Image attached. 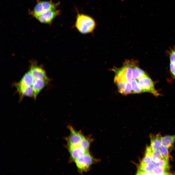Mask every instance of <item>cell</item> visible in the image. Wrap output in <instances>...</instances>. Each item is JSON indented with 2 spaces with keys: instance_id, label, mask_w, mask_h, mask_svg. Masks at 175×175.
<instances>
[{
  "instance_id": "obj_1",
  "label": "cell",
  "mask_w": 175,
  "mask_h": 175,
  "mask_svg": "<svg viewBox=\"0 0 175 175\" xmlns=\"http://www.w3.org/2000/svg\"><path fill=\"white\" fill-rule=\"evenodd\" d=\"M75 25L80 33L84 34L92 32L95 28L96 23L94 20L90 16L78 14L77 17Z\"/></svg>"
},
{
  "instance_id": "obj_2",
  "label": "cell",
  "mask_w": 175,
  "mask_h": 175,
  "mask_svg": "<svg viewBox=\"0 0 175 175\" xmlns=\"http://www.w3.org/2000/svg\"><path fill=\"white\" fill-rule=\"evenodd\" d=\"M97 161L88 152L78 158L74 162L78 171L81 174L89 170L91 166Z\"/></svg>"
},
{
  "instance_id": "obj_3",
  "label": "cell",
  "mask_w": 175,
  "mask_h": 175,
  "mask_svg": "<svg viewBox=\"0 0 175 175\" xmlns=\"http://www.w3.org/2000/svg\"><path fill=\"white\" fill-rule=\"evenodd\" d=\"M37 3L33 9L29 11V13L35 18L40 15L48 10L56 9L59 3H55L50 0L42 1L36 0Z\"/></svg>"
},
{
  "instance_id": "obj_4",
  "label": "cell",
  "mask_w": 175,
  "mask_h": 175,
  "mask_svg": "<svg viewBox=\"0 0 175 175\" xmlns=\"http://www.w3.org/2000/svg\"><path fill=\"white\" fill-rule=\"evenodd\" d=\"M136 79L143 92H149L156 97L160 95L155 88L153 81L147 74Z\"/></svg>"
},
{
  "instance_id": "obj_5",
  "label": "cell",
  "mask_w": 175,
  "mask_h": 175,
  "mask_svg": "<svg viewBox=\"0 0 175 175\" xmlns=\"http://www.w3.org/2000/svg\"><path fill=\"white\" fill-rule=\"evenodd\" d=\"M68 127L70 133L65 138L67 142V146H74L79 145L85 136L81 131L76 130L71 125H68Z\"/></svg>"
},
{
  "instance_id": "obj_6",
  "label": "cell",
  "mask_w": 175,
  "mask_h": 175,
  "mask_svg": "<svg viewBox=\"0 0 175 175\" xmlns=\"http://www.w3.org/2000/svg\"><path fill=\"white\" fill-rule=\"evenodd\" d=\"M60 14V11L56 9L46 11L35 18L41 23L50 24L55 18Z\"/></svg>"
},
{
  "instance_id": "obj_7",
  "label": "cell",
  "mask_w": 175,
  "mask_h": 175,
  "mask_svg": "<svg viewBox=\"0 0 175 175\" xmlns=\"http://www.w3.org/2000/svg\"><path fill=\"white\" fill-rule=\"evenodd\" d=\"M70 155V161L75 162L78 159L89 151H87L79 146H66Z\"/></svg>"
},
{
  "instance_id": "obj_8",
  "label": "cell",
  "mask_w": 175,
  "mask_h": 175,
  "mask_svg": "<svg viewBox=\"0 0 175 175\" xmlns=\"http://www.w3.org/2000/svg\"><path fill=\"white\" fill-rule=\"evenodd\" d=\"M30 71L34 79H41L50 80L47 77L45 71L39 66H32Z\"/></svg>"
},
{
  "instance_id": "obj_9",
  "label": "cell",
  "mask_w": 175,
  "mask_h": 175,
  "mask_svg": "<svg viewBox=\"0 0 175 175\" xmlns=\"http://www.w3.org/2000/svg\"><path fill=\"white\" fill-rule=\"evenodd\" d=\"M50 80L41 79H34L32 85L33 97L35 99L39 92L47 85Z\"/></svg>"
},
{
  "instance_id": "obj_10",
  "label": "cell",
  "mask_w": 175,
  "mask_h": 175,
  "mask_svg": "<svg viewBox=\"0 0 175 175\" xmlns=\"http://www.w3.org/2000/svg\"><path fill=\"white\" fill-rule=\"evenodd\" d=\"M18 91L23 95L29 96H33V93L32 86H26L20 85L18 83L15 84Z\"/></svg>"
},
{
  "instance_id": "obj_11",
  "label": "cell",
  "mask_w": 175,
  "mask_h": 175,
  "mask_svg": "<svg viewBox=\"0 0 175 175\" xmlns=\"http://www.w3.org/2000/svg\"><path fill=\"white\" fill-rule=\"evenodd\" d=\"M34 80V79L30 70L24 74L20 82L18 83L24 86H32Z\"/></svg>"
},
{
  "instance_id": "obj_12",
  "label": "cell",
  "mask_w": 175,
  "mask_h": 175,
  "mask_svg": "<svg viewBox=\"0 0 175 175\" xmlns=\"http://www.w3.org/2000/svg\"><path fill=\"white\" fill-rule=\"evenodd\" d=\"M161 136L160 134L155 136H150V147L153 150H159L161 145Z\"/></svg>"
},
{
  "instance_id": "obj_13",
  "label": "cell",
  "mask_w": 175,
  "mask_h": 175,
  "mask_svg": "<svg viewBox=\"0 0 175 175\" xmlns=\"http://www.w3.org/2000/svg\"><path fill=\"white\" fill-rule=\"evenodd\" d=\"M160 140L162 145L169 148L172 146L175 141V134L161 137Z\"/></svg>"
},
{
  "instance_id": "obj_14",
  "label": "cell",
  "mask_w": 175,
  "mask_h": 175,
  "mask_svg": "<svg viewBox=\"0 0 175 175\" xmlns=\"http://www.w3.org/2000/svg\"><path fill=\"white\" fill-rule=\"evenodd\" d=\"M92 140L91 136H85L79 145L86 150L89 151L90 147Z\"/></svg>"
},
{
  "instance_id": "obj_15",
  "label": "cell",
  "mask_w": 175,
  "mask_h": 175,
  "mask_svg": "<svg viewBox=\"0 0 175 175\" xmlns=\"http://www.w3.org/2000/svg\"><path fill=\"white\" fill-rule=\"evenodd\" d=\"M155 167L154 162L148 164H144L141 162L139 169L146 172L152 173Z\"/></svg>"
},
{
  "instance_id": "obj_16",
  "label": "cell",
  "mask_w": 175,
  "mask_h": 175,
  "mask_svg": "<svg viewBox=\"0 0 175 175\" xmlns=\"http://www.w3.org/2000/svg\"><path fill=\"white\" fill-rule=\"evenodd\" d=\"M154 163L156 167H161L167 170L169 169V165L168 160L162 158Z\"/></svg>"
},
{
  "instance_id": "obj_17",
  "label": "cell",
  "mask_w": 175,
  "mask_h": 175,
  "mask_svg": "<svg viewBox=\"0 0 175 175\" xmlns=\"http://www.w3.org/2000/svg\"><path fill=\"white\" fill-rule=\"evenodd\" d=\"M131 83L133 93H139L143 92L139 86L136 79L132 78Z\"/></svg>"
},
{
  "instance_id": "obj_18",
  "label": "cell",
  "mask_w": 175,
  "mask_h": 175,
  "mask_svg": "<svg viewBox=\"0 0 175 175\" xmlns=\"http://www.w3.org/2000/svg\"><path fill=\"white\" fill-rule=\"evenodd\" d=\"M168 149L166 147L161 145L159 149L162 158L167 160H169V158Z\"/></svg>"
},
{
  "instance_id": "obj_19",
  "label": "cell",
  "mask_w": 175,
  "mask_h": 175,
  "mask_svg": "<svg viewBox=\"0 0 175 175\" xmlns=\"http://www.w3.org/2000/svg\"><path fill=\"white\" fill-rule=\"evenodd\" d=\"M166 171L167 170L162 167H155L152 173L154 175H170Z\"/></svg>"
},
{
  "instance_id": "obj_20",
  "label": "cell",
  "mask_w": 175,
  "mask_h": 175,
  "mask_svg": "<svg viewBox=\"0 0 175 175\" xmlns=\"http://www.w3.org/2000/svg\"><path fill=\"white\" fill-rule=\"evenodd\" d=\"M152 158L154 162L158 161L162 158L159 149L153 150Z\"/></svg>"
},
{
  "instance_id": "obj_21",
  "label": "cell",
  "mask_w": 175,
  "mask_h": 175,
  "mask_svg": "<svg viewBox=\"0 0 175 175\" xmlns=\"http://www.w3.org/2000/svg\"><path fill=\"white\" fill-rule=\"evenodd\" d=\"M130 93H133L131 84V83L127 82L123 94L126 95Z\"/></svg>"
},
{
  "instance_id": "obj_22",
  "label": "cell",
  "mask_w": 175,
  "mask_h": 175,
  "mask_svg": "<svg viewBox=\"0 0 175 175\" xmlns=\"http://www.w3.org/2000/svg\"><path fill=\"white\" fill-rule=\"evenodd\" d=\"M126 82L124 81L121 82L116 84L119 92L123 94Z\"/></svg>"
},
{
  "instance_id": "obj_23",
  "label": "cell",
  "mask_w": 175,
  "mask_h": 175,
  "mask_svg": "<svg viewBox=\"0 0 175 175\" xmlns=\"http://www.w3.org/2000/svg\"><path fill=\"white\" fill-rule=\"evenodd\" d=\"M152 162H153L152 157L145 154L141 162L144 164H148Z\"/></svg>"
},
{
  "instance_id": "obj_24",
  "label": "cell",
  "mask_w": 175,
  "mask_h": 175,
  "mask_svg": "<svg viewBox=\"0 0 175 175\" xmlns=\"http://www.w3.org/2000/svg\"><path fill=\"white\" fill-rule=\"evenodd\" d=\"M138 175H153L152 173L146 172L140 169H139L137 172Z\"/></svg>"
}]
</instances>
